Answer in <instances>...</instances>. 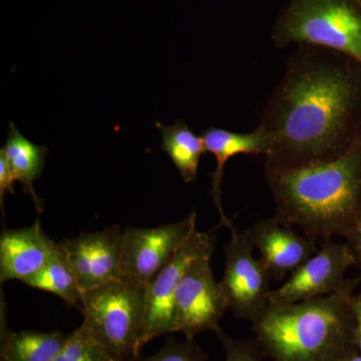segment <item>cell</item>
Here are the masks:
<instances>
[{"label":"cell","mask_w":361,"mask_h":361,"mask_svg":"<svg viewBox=\"0 0 361 361\" xmlns=\"http://www.w3.org/2000/svg\"><path fill=\"white\" fill-rule=\"evenodd\" d=\"M258 127L269 142L265 165L300 168L341 156L361 129V63L299 44Z\"/></svg>","instance_id":"1"},{"label":"cell","mask_w":361,"mask_h":361,"mask_svg":"<svg viewBox=\"0 0 361 361\" xmlns=\"http://www.w3.org/2000/svg\"><path fill=\"white\" fill-rule=\"evenodd\" d=\"M275 217L324 241L348 238L361 207V129L334 160L300 168L265 165Z\"/></svg>","instance_id":"2"},{"label":"cell","mask_w":361,"mask_h":361,"mask_svg":"<svg viewBox=\"0 0 361 361\" xmlns=\"http://www.w3.org/2000/svg\"><path fill=\"white\" fill-rule=\"evenodd\" d=\"M360 283L353 278L329 295L268 304L251 322L262 355L272 361H336L356 350L353 302Z\"/></svg>","instance_id":"3"},{"label":"cell","mask_w":361,"mask_h":361,"mask_svg":"<svg viewBox=\"0 0 361 361\" xmlns=\"http://www.w3.org/2000/svg\"><path fill=\"white\" fill-rule=\"evenodd\" d=\"M278 49L310 44L361 63V7L356 0H290L273 27Z\"/></svg>","instance_id":"4"},{"label":"cell","mask_w":361,"mask_h":361,"mask_svg":"<svg viewBox=\"0 0 361 361\" xmlns=\"http://www.w3.org/2000/svg\"><path fill=\"white\" fill-rule=\"evenodd\" d=\"M146 288L123 280L82 292L80 326L99 342L113 361L140 357L144 327Z\"/></svg>","instance_id":"5"},{"label":"cell","mask_w":361,"mask_h":361,"mask_svg":"<svg viewBox=\"0 0 361 361\" xmlns=\"http://www.w3.org/2000/svg\"><path fill=\"white\" fill-rule=\"evenodd\" d=\"M231 237L225 247V273L219 282L228 310L235 317L249 322L269 304L271 276L253 249L247 231L230 230Z\"/></svg>","instance_id":"6"},{"label":"cell","mask_w":361,"mask_h":361,"mask_svg":"<svg viewBox=\"0 0 361 361\" xmlns=\"http://www.w3.org/2000/svg\"><path fill=\"white\" fill-rule=\"evenodd\" d=\"M197 214L192 212L179 222L156 228L128 227L123 233L122 280L144 287L196 230Z\"/></svg>","instance_id":"7"},{"label":"cell","mask_w":361,"mask_h":361,"mask_svg":"<svg viewBox=\"0 0 361 361\" xmlns=\"http://www.w3.org/2000/svg\"><path fill=\"white\" fill-rule=\"evenodd\" d=\"M214 251L195 259L185 272L175 298V332L194 341L202 332H216L228 310L219 282L211 268Z\"/></svg>","instance_id":"8"},{"label":"cell","mask_w":361,"mask_h":361,"mask_svg":"<svg viewBox=\"0 0 361 361\" xmlns=\"http://www.w3.org/2000/svg\"><path fill=\"white\" fill-rule=\"evenodd\" d=\"M215 237L194 230L167 264L146 288V310L140 349L156 337L175 332V298L190 264L207 252L215 250Z\"/></svg>","instance_id":"9"},{"label":"cell","mask_w":361,"mask_h":361,"mask_svg":"<svg viewBox=\"0 0 361 361\" xmlns=\"http://www.w3.org/2000/svg\"><path fill=\"white\" fill-rule=\"evenodd\" d=\"M351 266L355 260L348 244L326 240L317 253L291 273L288 281L271 290L269 303L284 305L341 291Z\"/></svg>","instance_id":"10"},{"label":"cell","mask_w":361,"mask_h":361,"mask_svg":"<svg viewBox=\"0 0 361 361\" xmlns=\"http://www.w3.org/2000/svg\"><path fill=\"white\" fill-rule=\"evenodd\" d=\"M58 244L77 277L80 291L122 280L123 233L120 226L82 233Z\"/></svg>","instance_id":"11"},{"label":"cell","mask_w":361,"mask_h":361,"mask_svg":"<svg viewBox=\"0 0 361 361\" xmlns=\"http://www.w3.org/2000/svg\"><path fill=\"white\" fill-rule=\"evenodd\" d=\"M246 231L252 245L260 252L259 260L274 281H281L319 250L317 239L300 234L275 216L259 221Z\"/></svg>","instance_id":"12"},{"label":"cell","mask_w":361,"mask_h":361,"mask_svg":"<svg viewBox=\"0 0 361 361\" xmlns=\"http://www.w3.org/2000/svg\"><path fill=\"white\" fill-rule=\"evenodd\" d=\"M58 243L40 227L39 220L30 227L4 230L0 237V282H25L47 265Z\"/></svg>","instance_id":"13"},{"label":"cell","mask_w":361,"mask_h":361,"mask_svg":"<svg viewBox=\"0 0 361 361\" xmlns=\"http://www.w3.org/2000/svg\"><path fill=\"white\" fill-rule=\"evenodd\" d=\"M201 137L205 145L206 153L212 154L217 161L215 172L211 175L212 177L211 195H212L214 204L220 213V226H225L228 229L232 230L235 226L225 215L222 200H221L226 163L229 159L240 154L266 156L269 149V142L265 133L259 127L254 132L248 134H240V133L230 132L219 128L210 127L203 130Z\"/></svg>","instance_id":"14"},{"label":"cell","mask_w":361,"mask_h":361,"mask_svg":"<svg viewBox=\"0 0 361 361\" xmlns=\"http://www.w3.org/2000/svg\"><path fill=\"white\" fill-rule=\"evenodd\" d=\"M6 157L14 180H20L25 193L30 194L37 206V212H42V199L33 190V183L42 176L49 149L28 141L13 123H9L8 135L4 148L0 149Z\"/></svg>","instance_id":"15"},{"label":"cell","mask_w":361,"mask_h":361,"mask_svg":"<svg viewBox=\"0 0 361 361\" xmlns=\"http://www.w3.org/2000/svg\"><path fill=\"white\" fill-rule=\"evenodd\" d=\"M70 334L59 331L13 332L1 320L2 361H52L63 348Z\"/></svg>","instance_id":"16"},{"label":"cell","mask_w":361,"mask_h":361,"mask_svg":"<svg viewBox=\"0 0 361 361\" xmlns=\"http://www.w3.org/2000/svg\"><path fill=\"white\" fill-rule=\"evenodd\" d=\"M155 125L163 137L161 149L170 157L182 179L188 184L194 182L201 157L206 153L202 137L194 134L182 121H176L172 126H164L161 123Z\"/></svg>","instance_id":"17"},{"label":"cell","mask_w":361,"mask_h":361,"mask_svg":"<svg viewBox=\"0 0 361 361\" xmlns=\"http://www.w3.org/2000/svg\"><path fill=\"white\" fill-rule=\"evenodd\" d=\"M23 283L39 290L49 292L63 299L68 306L80 310L82 292L77 277L71 270L65 254L59 247L47 265L37 274L28 278Z\"/></svg>","instance_id":"18"},{"label":"cell","mask_w":361,"mask_h":361,"mask_svg":"<svg viewBox=\"0 0 361 361\" xmlns=\"http://www.w3.org/2000/svg\"><path fill=\"white\" fill-rule=\"evenodd\" d=\"M52 361H113L106 349L87 334L84 327H78L70 334L65 345Z\"/></svg>","instance_id":"19"},{"label":"cell","mask_w":361,"mask_h":361,"mask_svg":"<svg viewBox=\"0 0 361 361\" xmlns=\"http://www.w3.org/2000/svg\"><path fill=\"white\" fill-rule=\"evenodd\" d=\"M207 355L194 341L184 342L169 339L161 350L149 357L140 356L135 361H205Z\"/></svg>","instance_id":"20"},{"label":"cell","mask_w":361,"mask_h":361,"mask_svg":"<svg viewBox=\"0 0 361 361\" xmlns=\"http://www.w3.org/2000/svg\"><path fill=\"white\" fill-rule=\"evenodd\" d=\"M225 349V361H261L262 353L255 341H237L226 334L222 329L215 332Z\"/></svg>","instance_id":"21"},{"label":"cell","mask_w":361,"mask_h":361,"mask_svg":"<svg viewBox=\"0 0 361 361\" xmlns=\"http://www.w3.org/2000/svg\"><path fill=\"white\" fill-rule=\"evenodd\" d=\"M345 240V243L350 248L353 257H355V267L357 268L358 273H360L358 278L361 282V207L355 227Z\"/></svg>","instance_id":"22"},{"label":"cell","mask_w":361,"mask_h":361,"mask_svg":"<svg viewBox=\"0 0 361 361\" xmlns=\"http://www.w3.org/2000/svg\"><path fill=\"white\" fill-rule=\"evenodd\" d=\"M14 178L8 164H7L6 157L4 153L0 152V205L4 204V197L6 191L14 194L13 182Z\"/></svg>","instance_id":"23"},{"label":"cell","mask_w":361,"mask_h":361,"mask_svg":"<svg viewBox=\"0 0 361 361\" xmlns=\"http://www.w3.org/2000/svg\"><path fill=\"white\" fill-rule=\"evenodd\" d=\"M353 305L355 316V346L361 355V291L353 296Z\"/></svg>","instance_id":"24"},{"label":"cell","mask_w":361,"mask_h":361,"mask_svg":"<svg viewBox=\"0 0 361 361\" xmlns=\"http://www.w3.org/2000/svg\"><path fill=\"white\" fill-rule=\"evenodd\" d=\"M336 361H361V355L358 353L357 349L356 350L351 351L348 355L342 356Z\"/></svg>","instance_id":"25"},{"label":"cell","mask_w":361,"mask_h":361,"mask_svg":"<svg viewBox=\"0 0 361 361\" xmlns=\"http://www.w3.org/2000/svg\"><path fill=\"white\" fill-rule=\"evenodd\" d=\"M357 1V4H360V6L361 7V0H356Z\"/></svg>","instance_id":"26"}]
</instances>
